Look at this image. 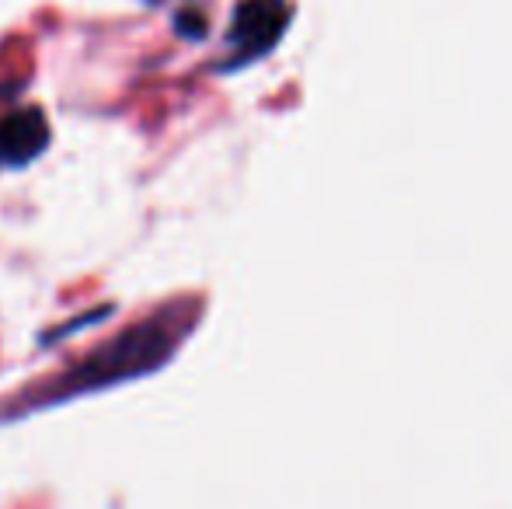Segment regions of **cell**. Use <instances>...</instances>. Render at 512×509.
<instances>
[{"instance_id": "obj_2", "label": "cell", "mask_w": 512, "mask_h": 509, "mask_svg": "<svg viewBox=\"0 0 512 509\" xmlns=\"http://www.w3.org/2000/svg\"><path fill=\"white\" fill-rule=\"evenodd\" d=\"M286 0H244L237 7V18H234V39L237 46V60L248 63L255 56H262L265 49H272L283 35L286 25Z\"/></svg>"}, {"instance_id": "obj_1", "label": "cell", "mask_w": 512, "mask_h": 509, "mask_svg": "<svg viewBox=\"0 0 512 509\" xmlns=\"http://www.w3.org/2000/svg\"><path fill=\"white\" fill-rule=\"evenodd\" d=\"M175 342V311H164L150 321H140V325L126 328L115 342L95 349L88 360L77 363V370L67 381V391H91V387L119 384L136 374H147V370L161 367L168 360Z\"/></svg>"}, {"instance_id": "obj_3", "label": "cell", "mask_w": 512, "mask_h": 509, "mask_svg": "<svg viewBox=\"0 0 512 509\" xmlns=\"http://www.w3.org/2000/svg\"><path fill=\"white\" fill-rule=\"evenodd\" d=\"M49 143V126L39 109L14 112L0 119V164L21 168L32 157H39Z\"/></svg>"}]
</instances>
